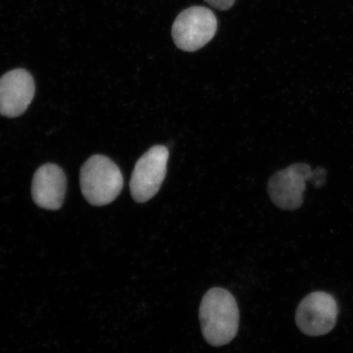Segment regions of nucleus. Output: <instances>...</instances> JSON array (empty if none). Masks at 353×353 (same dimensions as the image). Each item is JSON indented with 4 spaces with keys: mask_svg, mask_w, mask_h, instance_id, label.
I'll return each mask as SVG.
<instances>
[{
    "mask_svg": "<svg viewBox=\"0 0 353 353\" xmlns=\"http://www.w3.org/2000/svg\"><path fill=\"white\" fill-rule=\"evenodd\" d=\"M203 337L211 346L231 343L238 332L240 311L228 290L214 287L207 291L199 309Z\"/></svg>",
    "mask_w": 353,
    "mask_h": 353,
    "instance_id": "nucleus-1",
    "label": "nucleus"
},
{
    "mask_svg": "<svg viewBox=\"0 0 353 353\" xmlns=\"http://www.w3.org/2000/svg\"><path fill=\"white\" fill-rule=\"evenodd\" d=\"M327 172L324 168L312 170L305 163H297L276 172L268 181V192L271 201L278 208L294 210L303 203L306 183L310 182L316 188L323 187Z\"/></svg>",
    "mask_w": 353,
    "mask_h": 353,
    "instance_id": "nucleus-2",
    "label": "nucleus"
},
{
    "mask_svg": "<svg viewBox=\"0 0 353 353\" xmlns=\"http://www.w3.org/2000/svg\"><path fill=\"white\" fill-rule=\"evenodd\" d=\"M79 179L83 197L94 206L110 204L120 195L123 187L119 167L101 154L88 159L81 168Z\"/></svg>",
    "mask_w": 353,
    "mask_h": 353,
    "instance_id": "nucleus-3",
    "label": "nucleus"
},
{
    "mask_svg": "<svg viewBox=\"0 0 353 353\" xmlns=\"http://www.w3.org/2000/svg\"><path fill=\"white\" fill-rule=\"evenodd\" d=\"M217 26V19L209 8L194 6L176 17L172 26V37L179 50L195 52L214 37Z\"/></svg>",
    "mask_w": 353,
    "mask_h": 353,
    "instance_id": "nucleus-4",
    "label": "nucleus"
},
{
    "mask_svg": "<svg viewBox=\"0 0 353 353\" xmlns=\"http://www.w3.org/2000/svg\"><path fill=\"white\" fill-rule=\"evenodd\" d=\"M169 157V150L165 145H157L136 163L130 184L136 202L145 203L157 195L165 179Z\"/></svg>",
    "mask_w": 353,
    "mask_h": 353,
    "instance_id": "nucleus-5",
    "label": "nucleus"
},
{
    "mask_svg": "<svg viewBox=\"0 0 353 353\" xmlns=\"http://www.w3.org/2000/svg\"><path fill=\"white\" fill-rule=\"evenodd\" d=\"M338 315V304L332 295L316 291L299 303L295 321L303 334L312 337L321 336L334 329Z\"/></svg>",
    "mask_w": 353,
    "mask_h": 353,
    "instance_id": "nucleus-6",
    "label": "nucleus"
},
{
    "mask_svg": "<svg viewBox=\"0 0 353 353\" xmlns=\"http://www.w3.org/2000/svg\"><path fill=\"white\" fill-rule=\"evenodd\" d=\"M34 79L23 69L12 70L0 78V114L15 118L28 108L34 96Z\"/></svg>",
    "mask_w": 353,
    "mask_h": 353,
    "instance_id": "nucleus-7",
    "label": "nucleus"
},
{
    "mask_svg": "<svg viewBox=\"0 0 353 353\" xmlns=\"http://www.w3.org/2000/svg\"><path fill=\"white\" fill-rule=\"evenodd\" d=\"M66 179L63 170L54 164H46L35 172L32 181L33 200L42 209L57 210L63 204Z\"/></svg>",
    "mask_w": 353,
    "mask_h": 353,
    "instance_id": "nucleus-8",
    "label": "nucleus"
},
{
    "mask_svg": "<svg viewBox=\"0 0 353 353\" xmlns=\"http://www.w3.org/2000/svg\"><path fill=\"white\" fill-rule=\"evenodd\" d=\"M212 7L221 11H226L230 10L233 6L235 0H205Z\"/></svg>",
    "mask_w": 353,
    "mask_h": 353,
    "instance_id": "nucleus-9",
    "label": "nucleus"
}]
</instances>
